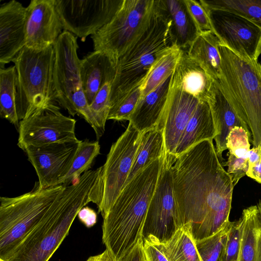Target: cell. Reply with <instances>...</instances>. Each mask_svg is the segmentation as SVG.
<instances>
[{
	"mask_svg": "<svg viewBox=\"0 0 261 261\" xmlns=\"http://www.w3.org/2000/svg\"><path fill=\"white\" fill-rule=\"evenodd\" d=\"M172 22L162 0H157L150 24L120 57L111 92V108L143 83L156 60L174 44Z\"/></svg>",
	"mask_w": 261,
	"mask_h": 261,
	"instance_id": "obj_4",
	"label": "cell"
},
{
	"mask_svg": "<svg viewBox=\"0 0 261 261\" xmlns=\"http://www.w3.org/2000/svg\"><path fill=\"white\" fill-rule=\"evenodd\" d=\"M221 57V89L231 106L245 120L254 147L261 143V64L239 57L218 46Z\"/></svg>",
	"mask_w": 261,
	"mask_h": 261,
	"instance_id": "obj_5",
	"label": "cell"
},
{
	"mask_svg": "<svg viewBox=\"0 0 261 261\" xmlns=\"http://www.w3.org/2000/svg\"><path fill=\"white\" fill-rule=\"evenodd\" d=\"M240 221L230 222L221 261H238L240 243Z\"/></svg>",
	"mask_w": 261,
	"mask_h": 261,
	"instance_id": "obj_37",
	"label": "cell"
},
{
	"mask_svg": "<svg viewBox=\"0 0 261 261\" xmlns=\"http://www.w3.org/2000/svg\"><path fill=\"white\" fill-rule=\"evenodd\" d=\"M77 216L87 227L93 226L97 222V215L94 210L88 206H84L79 212Z\"/></svg>",
	"mask_w": 261,
	"mask_h": 261,
	"instance_id": "obj_42",
	"label": "cell"
},
{
	"mask_svg": "<svg viewBox=\"0 0 261 261\" xmlns=\"http://www.w3.org/2000/svg\"><path fill=\"white\" fill-rule=\"evenodd\" d=\"M204 8L209 18L211 31L221 45L241 58L258 61L261 55L260 28L234 13Z\"/></svg>",
	"mask_w": 261,
	"mask_h": 261,
	"instance_id": "obj_12",
	"label": "cell"
},
{
	"mask_svg": "<svg viewBox=\"0 0 261 261\" xmlns=\"http://www.w3.org/2000/svg\"><path fill=\"white\" fill-rule=\"evenodd\" d=\"M182 90L199 101L206 97L213 79L210 77L199 64L182 50L175 69Z\"/></svg>",
	"mask_w": 261,
	"mask_h": 261,
	"instance_id": "obj_24",
	"label": "cell"
},
{
	"mask_svg": "<svg viewBox=\"0 0 261 261\" xmlns=\"http://www.w3.org/2000/svg\"><path fill=\"white\" fill-rule=\"evenodd\" d=\"M99 172L89 170L66 186L43 220L4 261H48L68 235L79 211L90 202L89 195Z\"/></svg>",
	"mask_w": 261,
	"mask_h": 261,
	"instance_id": "obj_3",
	"label": "cell"
},
{
	"mask_svg": "<svg viewBox=\"0 0 261 261\" xmlns=\"http://www.w3.org/2000/svg\"><path fill=\"white\" fill-rule=\"evenodd\" d=\"M213 140L203 141L180 155H173L171 165L181 224H191L195 240L214 234L229 221L234 186Z\"/></svg>",
	"mask_w": 261,
	"mask_h": 261,
	"instance_id": "obj_1",
	"label": "cell"
},
{
	"mask_svg": "<svg viewBox=\"0 0 261 261\" xmlns=\"http://www.w3.org/2000/svg\"><path fill=\"white\" fill-rule=\"evenodd\" d=\"M246 175L261 184V156L256 162L248 166Z\"/></svg>",
	"mask_w": 261,
	"mask_h": 261,
	"instance_id": "obj_43",
	"label": "cell"
},
{
	"mask_svg": "<svg viewBox=\"0 0 261 261\" xmlns=\"http://www.w3.org/2000/svg\"><path fill=\"white\" fill-rule=\"evenodd\" d=\"M79 143L32 146L24 150L38 176L39 188L59 186L60 181L69 170Z\"/></svg>",
	"mask_w": 261,
	"mask_h": 261,
	"instance_id": "obj_16",
	"label": "cell"
},
{
	"mask_svg": "<svg viewBox=\"0 0 261 261\" xmlns=\"http://www.w3.org/2000/svg\"><path fill=\"white\" fill-rule=\"evenodd\" d=\"M162 244L169 261H202L190 223L180 226Z\"/></svg>",
	"mask_w": 261,
	"mask_h": 261,
	"instance_id": "obj_28",
	"label": "cell"
},
{
	"mask_svg": "<svg viewBox=\"0 0 261 261\" xmlns=\"http://www.w3.org/2000/svg\"><path fill=\"white\" fill-rule=\"evenodd\" d=\"M229 221L214 234L196 241V247L202 261H221L225 240L229 229Z\"/></svg>",
	"mask_w": 261,
	"mask_h": 261,
	"instance_id": "obj_33",
	"label": "cell"
},
{
	"mask_svg": "<svg viewBox=\"0 0 261 261\" xmlns=\"http://www.w3.org/2000/svg\"><path fill=\"white\" fill-rule=\"evenodd\" d=\"M251 136L243 127H234L230 132L226 139V147L229 153L238 158L248 159Z\"/></svg>",
	"mask_w": 261,
	"mask_h": 261,
	"instance_id": "obj_36",
	"label": "cell"
},
{
	"mask_svg": "<svg viewBox=\"0 0 261 261\" xmlns=\"http://www.w3.org/2000/svg\"><path fill=\"white\" fill-rule=\"evenodd\" d=\"M260 64H261V63H260Z\"/></svg>",
	"mask_w": 261,
	"mask_h": 261,
	"instance_id": "obj_47",
	"label": "cell"
},
{
	"mask_svg": "<svg viewBox=\"0 0 261 261\" xmlns=\"http://www.w3.org/2000/svg\"><path fill=\"white\" fill-rule=\"evenodd\" d=\"M184 2L198 33L211 31L207 13L200 1L184 0Z\"/></svg>",
	"mask_w": 261,
	"mask_h": 261,
	"instance_id": "obj_38",
	"label": "cell"
},
{
	"mask_svg": "<svg viewBox=\"0 0 261 261\" xmlns=\"http://www.w3.org/2000/svg\"><path fill=\"white\" fill-rule=\"evenodd\" d=\"M65 187L37 186L17 197H0V259L5 260L43 220Z\"/></svg>",
	"mask_w": 261,
	"mask_h": 261,
	"instance_id": "obj_7",
	"label": "cell"
},
{
	"mask_svg": "<svg viewBox=\"0 0 261 261\" xmlns=\"http://www.w3.org/2000/svg\"><path fill=\"white\" fill-rule=\"evenodd\" d=\"M12 62L16 70L15 103L20 121L37 110L59 105L54 81V45L42 50L25 46Z\"/></svg>",
	"mask_w": 261,
	"mask_h": 261,
	"instance_id": "obj_6",
	"label": "cell"
},
{
	"mask_svg": "<svg viewBox=\"0 0 261 261\" xmlns=\"http://www.w3.org/2000/svg\"><path fill=\"white\" fill-rule=\"evenodd\" d=\"M16 70L14 66L0 68V115L18 130L20 120L16 103Z\"/></svg>",
	"mask_w": 261,
	"mask_h": 261,
	"instance_id": "obj_30",
	"label": "cell"
},
{
	"mask_svg": "<svg viewBox=\"0 0 261 261\" xmlns=\"http://www.w3.org/2000/svg\"><path fill=\"white\" fill-rule=\"evenodd\" d=\"M199 1L206 8L234 13L245 18L261 29V0Z\"/></svg>",
	"mask_w": 261,
	"mask_h": 261,
	"instance_id": "obj_32",
	"label": "cell"
},
{
	"mask_svg": "<svg viewBox=\"0 0 261 261\" xmlns=\"http://www.w3.org/2000/svg\"><path fill=\"white\" fill-rule=\"evenodd\" d=\"M173 155L164 152L156 188L149 203L143 239L153 236L163 242L181 225L173 188L171 165Z\"/></svg>",
	"mask_w": 261,
	"mask_h": 261,
	"instance_id": "obj_11",
	"label": "cell"
},
{
	"mask_svg": "<svg viewBox=\"0 0 261 261\" xmlns=\"http://www.w3.org/2000/svg\"><path fill=\"white\" fill-rule=\"evenodd\" d=\"M26 8L25 46L42 50L54 45L64 31L55 0H32Z\"/></svg>",
	"mask_w": 261,
	"mask_h": 261,
	"instance_id": "obj_17",
	"label": "cell"
},
{
	"mask_svg": "<svg viewBox=\"0 0 261 261\" xmlns=\"http://www.w3.org/2000/svg\"><path fill=\"white\" fill-rule=\"evenodd\" d=\"M0 261H4V260L2 259H0Z\"/></svg>",
	"mask_w": 261,
	"mask_h": 261,
	"instance_id": "obj_46",
	"label": "cell"
},
{
	"mask_svg": "<svg viewBox=\"0 0 261 261\" xmlns=\"http://www.w3.org/2000/svg\"><path fill=\"white\" fill-rule=\"evenodd\" d=\"M116 64L103 51L94 50L80 61V77L83 91L90 105L105 83L114 78Z\"/></svg>",
	"mask_w": 261,
	"mask_h": 261,
	"instance_id": "obj_20",
	"label": "cell"
},
{
	"mask_svg": "<svg viewBox=\"0 0 261 261\" xmlns=\"http://www.w3.org/2000/svg\"><path fill=\"white\" fill-rule=\"evenodd\" d=\"M143 83L136 87L118 103L112 107L108 120H128L141 98Z\"/></svg>",
	"mask_w": 261,
	"mask_h": 261,
	"instance_id": "obj_35",
	"label": "cell"
},
{
	"mask_svg": "<svg viewBox=\"0 0 261 261\" xmlns=\"http://www.w3.org/2000/svg\"><path fill=\"white\" fill-rule=\"evenodd\" d=\"M259 201L260 205V207H261V201H260V200H259Z\"/></svg>",
	"mask_w": 261,
	"mask_h": 261,
	"instance_id": "obj_45",
	"label": "cell"
},
{
	"mask_svg": "<svg viewBox=\"0 0 261 261\" xmlns=\"http://www.w3.org/2000/svg\"><path fill=\"white\" fill-rule=\"evenodd\" d=\"M199 101L182 90L174 69L166 104L156 126L163 129L165 151L167 153L174 155L181 136Z\"/></svg>",
	"mask_w": 261,
	"mask_h": 261,
	"instance_id": "obj_15",
	"label": "cell"
},
{
	"mask_svg": "<svg viewBox=\"0 0 261 261\" xmlns=\"http://www.w3.org/2000/svg\"><path fill=\"white\" fill-rule=\"evenodd\" d=\"M227 166V173L231 176L235 186L239 180L246 175L248 168V159L238 158L229 153L227 161L223 164Z\"/></svg>",
	"mask_w": 261,
	"mask_h": 261,
	"instance_id": "obj_39",
	"label": "cell"
},
{
	"mask_svg": "<svg viewBox=\"0 0 261 261\" xmlns=\"http://www.w3.org/2000/svg\"><path fill=\"white\" fill-rule=\"evenodd\" d=\"M217 135L212 112L206 100L200 101L180 139L174 156H178L192 146Z\"/></svg>",
	"mask_w": 261,
	"mask_h": 261,
	"instance_id": "obj_23",
	"label": "cell"
},
{
	"mask_svg": "<svg viewBox=\"0 0 261 261\" xmlns=\"http://www.w3.org/2000/svg\"><path fill=\"white\" fill-rule=\"evenodd\" d=\"M157 0H123L111 20L91 38L94 50L103 51L116 64L146 30Z\"/></svg>",
	"mask_w": 261,
	"mask_h": 261,
	"instance_id": "obj_8",
	"label": "cell"
},
{
	"mask_svg": "<svg viewBox=\"0 0 261 261\" xmlns=\"http://www.w3.org/2000/svg\"><path fill=\"white\" fill-rule=\"evenodd\" d=\"M142 133L130 123L111 146L105 163L99 172L89 195L103 219L124 187L138 148Z\"/></svg>",
	"mask_w": 261,
	"mask_h": 261,
	"instance_id": "obj_9",
	"label": "cell"
},
{
	"mask_svg": "<svg viewBox=\"0 0 261 261\" xmlns=\"http://www.w3.org/2000/svg\"><path fill=\"white\" fill-rule=\"evenodd\" d=\"M172 74L154 90L141 98L131 114L129 122L140 132L155 127L159 124L167 100Z\"/></svg>",
	"mask_w": 261,
	"mask_h": 261,
	"instance_id": "obj_21",
	"label": "cell"
},
{
	"mask_svg": "<svg viewBox=\"0 0 261 261\" xmlns=\"http://www.w3.org/2000/svg\"><path fill=\"white\" fill-rule=\"evenodd\" d=\"M59 105L37 110L19 122L17 145L24 151L29 147L52 144L78 143L76 120L63 115Z\"/></svg>",
	"mask_w": 261,
	"mask_h": 261,
	"instance_id": "obj_10",
	"label": "cell"
},
{
	"mask_svg": "<svg viewBox=\"0 0 261 261\" xmlns=\"http://www.w3.org/2000/svg\"><path fill=\"white\" fill-rule=\"evenodd\" d=\"M54 47V81L57 100L70 115L74 116L76 114L73 100L85 94L80 77L77 37L63 31Z\"/></svg>",
	"mask_w": 261,
	"mask_h": 261,
	"instance_id": "obj_14",
	"label": "cell"
},
{
	"mask_svg": "<svg viewBox=\"0 0 261 261\" xmlns=\"http://www.w3.org/2000/svg\"><path fill=\"white\" fill-rule=\"evenodd\" d=\"M206 101L210 106L216 129L217 135L214 138L216 153L219 160H222V153L227 149L226 139L230 130L234 127L240 126L249 135L250 132L245 120L223 94L218 80H213Z\"/></svg>",
	"mask_w": 261,
	"mask_h": 261,
	"instance_id": "obj_19",
	"label": "cell"
},
{
	"mask_svg": "<svg viewBox=\"0 0 261 261\" xmlns=\"http://www.w3.org/2000/svg\"><path fill=\"white\" fill-rule=\"evenodd\" d=\"M27 8L15 0L0 7V68L25 46Z\"/></svg>",
	"mask_w": 261,
	"mask_h": 261,
	"instance_id": "obj_18",
	"label": "cell"
},
{
	"mask_svg": "<svg viewBox=\"0 0 261 261\" xmlns=\"http://www.w3.org/2000/svg\"><path fill=\"white\" fill-rule=\"evenodd\" d=\"M119 261H149L144 250L143 240H140Z\"/></svg>",
	"mask_w": 261,
	"mask_h": 261,
	"instance_id": "obj_41",
	"label": "cell"
},
{
	"mask_svg": "<svg viewBox=\"0 0 261 261\" xmlns=\"http://www.w3.org/2000/svg\"><path fill=\"white\" fill-rule=\"evenodd\" d=\"M182 50L174 44L156 60L142 85L140 99L154 90L172 73L180 58Z\"/></svg>",
	"mask_w": 261,
	"mask_h": 261,
	"instance_id": "obj_29",
	"label": "cell"
},
{
	"mask_svg": "<svg viewBox=\"0 0 261 261\" xmlns=\"http://www.w3.org/2000/svg\"><path fill=\"white\" fill-rule=\"evenodd\" d=\"M165 151L163 129L158 126L142 133L140 142L124 187L140 171L160 158Z\"/></svg>",
	"mask_w": 261,
	"mask_h": 261,
	"instance_id": "obj_27",
	"label": "cell"
},
{
	"mask_svg": "<svg viewBox=\"0 0 261 261\" xmlns=\"http://www.w3.org/2000/svg\"><path fill=\"white\" fill-rule=\"evenodd\" d=\"M98 141L81 140L69 171L60 181L59 185L69 186L77 180L85 172L89 170L95 158L100 154Z\"/></svg>",
	"mask_w": 261,
	"mask_h": 261,
	"instance_id": "obj_31",
	"label": "cell"
},
{
	"mask_svg": "<svg viewBox=\"0 0 261 261\" xmlns=\"http://www.w3.org/2000/svg\"><path fill=\"white\" fill-rule=\"evenodd\" d=\"M113 79L107 81L96 95L89 105L101 134L105 130V126L111 109V92Z\"/></svg>",
	"mask_w": 261,
	"mask_h": 261,
	"instance_id": "obj_34",
	"label": "cell"
},
{
	"mask_svg": "<svg viewBox=\"0 0 261 261\" xmlns=\"http://www.w3.org/2000/svg\"><path fill=\"white\" fill-rule=\"evenodd\" d=\"M163 155L123 187L103 218L102 242L116 261H119L143 239L145 220L156 186Z\"/></svg>",
	"mask_w": 261,
	"mask_h": 261,
	"instance_id": "obj_2",
	"label": "cell"
},
{
	"mask_svg": "<svg viewBox=\"0 0 261 261\" xmlns=\"http://www.w3.org/2000/svg\"><path fill=\"white\" fill-rule=\"evenodd\" d=\"M143 240L144 250L149 261H169L164 252L162 242L151 235Z\"/></svg>",
	"mask_w": 261,
	"mask_h": 261,
	"instance_id": "obj_40",
	"label": "cell"
},
{
	"mask_svg": "<svg viewBox=\"0 0 261 261\" xmlns=\"http://www.w3.org/2000/svg\"><path fill=\"white\" fill-rule=\"evenodd\" d=\"M86 261H116L111 252L106 249L102 253L91 256Z\"/></svg>",
	"mask_w": 261,
	"mask_h": 261,
	"instance_id": "obj_44",
	"label": "cell"
},
{
	"mask_svg": "<svg viewBox=\"0 0 261 261\" xmlns=\"http://www.w3.org/2000/svg\"><path fill=\"white\" fill-rule=\"evenodd\" d=\"M123 0H55L63 30L84 42L108 23Z\"/></svg>",
	"mask_w": 261,
	"mask_h": 261,
	"instance_id": "obj_13",
	"label": "cell"
},
{
	"mask_svg": "<svg viewBox=\"0 0 261 261\" xmlns=\"http://www.w3.org/2000/svg\"><path fill=\"white\" fill-rule=\"evenodd\" d=\"M171 20V34L174 44L187 50L198 35V32L184 0H162Z\"/></svg>",
	"mask_w": 261,
	"mask_h": 261,
	"instance_id": "obj_26",
	"label": "cell"
},
{
	"mask_svg": "<svg viewBox=\"0 0 261 261\" xmlns=\"http://www.w3.org/2000/svg\"><path fill=\"white\" fill-rule=\"evenodd\" d=\"M220 42L212 31L200 32L186 50L208 76L218 80L221 73V57L218 50Z\"/></svg>",
	"mask_w": 261,
	"mask_h": 261,
	"instance_id": "obj_25",
	"label": "cell"
},
{
	"mask_svg": "<svg viewBox=\"0 0 261 261\" xmlns=\"http://www.w3.org/2000/svg\"><path fill=\"white\" fill-rule=\"evenodd\" d=\"M240 221V243L238 261H261V207L243 210Z\"/></svg>",
	"mask_w": 261,
	"mask_h": 261,
	"instance_id": "obj_22",
	"label": "cell"
}]
</instances>
